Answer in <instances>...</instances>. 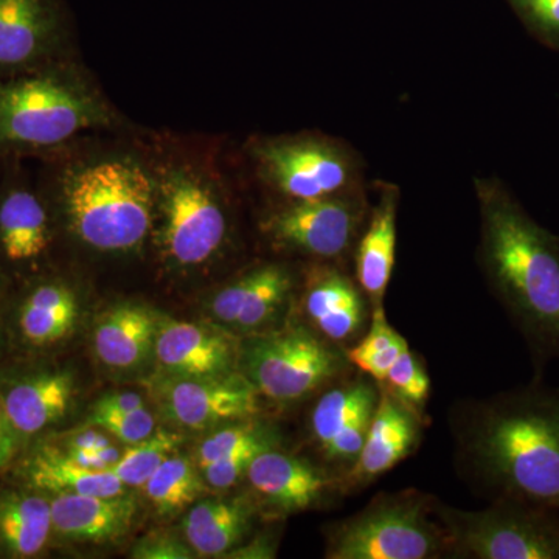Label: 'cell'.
<instances>
[{"label": "cell", "mask_w": 559, "mask_h": 559, "mask_svg": "<svg viewBox=\"0 0 559 559\" xmlns=\"http://www.w3.org/2000/svg\"><path fill=\"white\" fill-rule=\"evenodd\" d=\"M160 314L138 304H121L103 312L92 334L97 358L114 370H132L154 356Z\"/></svg>", "instance_id": "cb8c5ba5"}, {"label": "cell", "mask_w": 559, "mask_h": 559, "mask_svg": "<svg viewBox=\"0 0 559 559\" xmlns=\"http://www.w3.org/2000/svg\"><path fill=\"white\" fill-rule=\"evenodd\" d=\"M157 189L130 159L70 168L57 183V204L76 240L108 253L139 249L154 223Z\"/></svg>", "instance_id": "3957f363"}, {"label": "cell", "mask_w": 559, "mask_h": 559, "mask_svg": "<svg viewBox=\"0 0 559 559\" xmlns=\"http://www.w3.org/2000/svg\"><path fill=\"white\" fill-rule=\"evenodd\" d=\"M275 447H278V444H250V447L231 452L226 457L216 460L212 465L205 466L202 469L205 485L213 489H221V491L235 487L238 481L245 479L252 460L260 452Z\"/></svg>", "instance_id": "836d02e7"}, {"label": "cell", "mask_w": 559, "mask_h": 559, "mask_svg": "<svg viewBox=\"0 0 559 559\" xmlns=\"http://www.w3.org/2000/svg\"><path fill=\"white\" fill-rule=\"evenodd\" d=\"M53 539L49 495L21 480L0 487V558L43 555Z\"/></svg>", "instance_id": "d4e9b609"}, {"label": "cell", "mask_w": 559, "mask_h": 559, "mask_svg": "<svg viewBox=\"0 0 559 559\" xmlns=\"http://www.w3.org/2000/svg\"><path fill=\"white\" fill-rule=\"evenodd\" d=\"M399 207V187L380 183L377 201L370 205L369 216L353 250L355 278L369 297L371 310L384 307V297L395 267Z\"/></svg>", "instance_id": "7402d4cb"}, {"label": "cell", "mask_w": 559, "mask_h": 559, "mask_svg": "<svg viewBox=\"0 0 559 559\" xmlns=\"http://www.w3.org/2000/svg\"><path fill=\"white\" fill-rule=\"evenodd\" d=\"M150 390L168 425L194 432L255 418L261 412L259 390L240 370L209 378L156 373L150 382Z\"/></svg>", "instance_id": "8fae6325"}, {"label": "cell", "mask_w": 559, "mask_h": 559, "mask_svg": "<svg viewBox=\"0 0 559 559\" xmlns=\"http://www.w3.org/2000/svg\"><path fill=\"white\" fill-rule=\"evenodd\" d=\"M245 479L252 488L255 503L283 516L314 509L334 489L342 491L341 477H331L278 447L260 452Z\"/></svg>", "instance_id": "ac0fdd59"}, {"label": "cell", "mask_w": 559, "mask_h": 559, "mask_svg": "<svg viewBox=\"0 0 559 559\" xmlns=\"http://www.w3.org/2000/svg\"><path fill=\"white\" fill-rule=\"evenodd\" d=\"M250 444H278L274 428L255 418L227 423L209 433L198 448L197 465L201 471L216 460Z\"/></svg>", "instance_id": "4dcf8cb0"}, {"label": "cell", "mask_w": 559, "mask_h": 559, "mask_svg": "<svg viewBox=\"0 0 559 559\" xmlns=\"http://www.w3.org/2000/svg\"><path fill=\"white\" fill-rule=\"evenodd\" d=\"M452 557L559 559V513L528 503L495 500L485 510H459L437 500Z\"/></svg>", "instance_id": "52a82bcc"}, {"label": "cell", "mask_w": 559, "mask_h": 559, "mask_svg": "<svg viewBox=\"0 0 559 559\" xmlns=\"http://www.w3.org/2000/svg\"><path fill=\"white\" fill-rule=\"evenodd\" d=\"M296 275L283 263H263L224 286L210 304L213 320L237 333L267 331L288 310Z\"/></svg>", "instance_id": "9a60e30c"}, {"label": "cell", "mask_w": 559, "mask_h": 559, "mask_svg": "<svg viewBox=\"0 0 559 559\" xmlns=\"http://www.w3.org/2000/svg\"><path fill=\"white\" fill-rule=\"evenodd\" d=\"M380 385L421 417L425 415L430 393V378L425 364L411 348L401 353Z\"/></svg>", "instance_id": "1f68e13d"}, {"label": "cell", "mask_w": 559, "mask_h": 559, "mask_svg": "<svg viewBox=\"0 0 559 559\" xmlns=\"http://www.w3.org/2000/svg\"><path fill=\"white\" fill-rule=\"evenodd\" d=\"M259 513L255 500L216 498L191 506L182 521V533L198 557L224 558L245 543Z\"/></svg>", "instance_id": "484cf974"}, {"label": "cell", "mask_w": 559, "mask_h": 559, "mask_svg": "<svg viewBox=\"0 0 559 559\" xmlns=\"http://www.w3.org/2000/svg\"><path fill=\"white\" fill-rule=\"evenodd\" d=\"M182 441L183 437L179 432L156 429L148 439L131 444V448L121 452L119 462L110 469L124 487H143L162 463L175 454Z\"/></svg>", "instance_id": "f546056e"}, {"label": "cell", "mask_w": 559, "mask_h": 559, "mask_svg": "<svg viewBox=\"0 0 559 559\" xmlns=\"http://www.w3.org/2000/svg\"><path fill=\"white\" fill-rule=\"evenodd\" d=\"M380 390L377 381L364 374L325 390L312 407V440L322 457L340 468L342 476L355 465L362 450Z\"/></svg>", "instance_id": "7c38bea8"}, {"label": "cell", "mask_w": 559, "mask_h": 559, "mask_svg": "<svg viewBox=\"0 0 559 559\" xmlns=\"http://www.w3.org/2000/svg\"><path fill=\"white\" fill-rule=\"evenodd\" d=\"M145 407V401L138 393L120 392L103 396L92 407L94 412H128Z\"/></svg>", "instance_id": "f35d334b"}, {"label": "cell", "mask_w": 559, "mask_h": 559, "mask_svg": "<svg viewBox=\"0 0 559 559\" xmlns=\"http://www.w3.org/2000/svg\"><path fill=\"white\" fill-rule=\"evenodd\" d=\"M0 389L25 452L68 415L75 378L69 370L43 364L9 369L0 362Z\"/></svg>", "instance_id": "4fadbf2b"}, {"label": "cell", "mask_w": 559, "mask_h": 559, "mask_svg": "<svg viewBox=\"0 0 559 559\" xmlns=\"http://www.w3.org/2000/svg\"><path fill=\"white\" fill-rule=\"evenodd\" d=\"M160 248L173 266L198 267L212 260L227 237V216L215 191L187 170H171L157 187Z\"/></svg>", "instance_id": "30bf717a"}, {"label": "cell", "mask_w": 559, "mask_h": 559, "mask_svg": "<svg viewBox=\"0 0 559 559\" xmlns=\"http://www.w3.org/2000/svg\"><path fill=\"white\" fill-rule=\"evenodd\" d=\"M474 183L485 277L536 364L559 360V242L499 180Z\"/></svg>", "instance_id": "7a4b0ae2"}, {"label": "cell", "mask_w": 559, "mask_h": 559, "mask_svg": "<svg viewBox=\"0 0 559 559\" xmlns=\"http://www.w3.org/2000/svg\"><path fill=\"white\" fill-rule=\"evenodd\" d=\"M90 428L108 430L116 439L127 444L148 439L156 430V419L146 407L128 412H94L87 418Z\"/></svg>", "instance_id": "d6a6232c"}, {"label": "cell", "mask_w": 559, "mask_h": 559, "mask_svg": "<svg viewBox=\"0 0 559 559\" xmlns=\"http://www.w3.org/2000/svg\"><path fill=\"white\" fill-rule=\"evenodd\" d=\"M143 488L159 516L175 518L204 496L205 481L190 459L173 454Z\"/></svg>", "instance_id": "83f0119b"}, {"label": "cell", "mask_w": 559, "mask_h": 559, "mask_svg": "<svg viewBox=\"0 0 559 559\" xmlns=\"http://www.w3.org/2000/svg\"><path fill=\"white\" fill-rule=\"evenodd\" d=\"M380 400L355 465L341 477L342 491L367 487L409 457L421 440L423 417L380 385Z\"/></svg>", "instance_id": "ffe728a7"}, {"label": "cell", "mask_w": 559, "mask_h": 559, "mask_svg": "<svg viewBox=\"0 0 559 559\" xmlns=\"http://www.w3.org/2000/svg\"><path fill=\"white\" fill-rule=\"evenodd\" d=\"M366 189L319 200L288 201L263 221V231L272 245L337 263L353 255L369 216Z\"/></svg>", "instance_id": "9c48e42d"}, {"label": "cell", "mask_w": 559, "mask_h": 559, "mask_svg": "<svg viewBox=\"0 0 559 559\" xmlns=\"http://www.w3.org/2000/svg\"><path fill=\"white\" fill-rule=\"evenodd\" d=\"M241 342L218 323L160 318L154 358L165 377L209 378L238 371Z\"/></svg>", "instance_id": "5bb4252c"}, {"label": "cell", "mask_w": 559, "mask_h": 559, "mask_svg": "<svg viewBox=\"0 0 559 559\" xmlns=\"http://www.w3.org/2000/svg\"><path fill=\"white\" fill-rule=\"evenodd\" d=\"M437 499L417 489L377 496L366 509L329 530L330 559H433L452 557Z\"/></svg>", "instance_id": "5b68a950"}, {"label": "cell", "mask_w": 559, "mask_h": 559, "mask_svg": "<svg viewBox=\"0 0 559 559\" xmlns=\"http://www.w3.org/2000/svg\"><path fill=\"white\" fill-rule=\"evenodd\" d=\"M275 551H277V540L274 539V536L259 535L249 543H241L224 558L271 559L275 558Z\"/></svg>", "instance_id": "74e56055"}, {"label": "cell", "mask_w": 559, "mask_h": 559, "mask_svg": "<svg viewBox=\"0 0 559 559\" xmlns=\"http://www.w3.org/2000/svg\"><path fill=\"white\" fill-rule=\"evenodd\" d=\"M409 344L390 325L384 307L371 310L370 326L358 342L345 348L349 364L381 384Z\"/></svg>", "instance_id": "f1b7e54d"}, {"label": "cell", "mask_w": 559, "mask_h": 559, "mask_svg": "<svg viewBox=\"0 0 559 559\" xmlns=\"http://www.w3.org/2000/svg\"><path fill=\"white\" fill-rule=\"evenodd\" d=\"M53 538L103 544L127 535L138 513L135 500L120 496L75 492L49 495Z\"/></svg>", "instance_id": "603a6c76"}, {"label": "cell", "mask_w": 559, "mask_h": 559, "mask_svg": "<svg viewBox=\"0 0 559 559\" xmlns=\"http://www.w3.org/2000/svg\"><path fill=\"white\" fill-rule=\"evenodd\" d=\"M53 242L46 197L24 182L0 183V270L38 272Z\"/></svg>", "instance_id": "e0dca14e"}, {"label": "cell", "mask_w": 559, "mask_h": 559, "mask_svg": "<svg viewBox=\"0 0 559 559\" xmlns=\"http://www.w3.org/2000/svg\"><path fill=\"white\" fill-rule=\"evenodd\" d=\"M80 307L75 290L61 278H38L14 304L11 320L21 348L43 352L68 340L75 330Z\"/></svg>", "instance_id": "44dd1931"}, {"label": "cell", "mask_w": 559, "mask_h": 559, "mask_svg": "<svg viewBox=\"0 0 559 559\" xmlns=\"http://www.w3.org/2000/svg\"><path fill=\"white\" fill-rule=\"evenodd\" d=\"M301 307L316 333L342 348L358 342L371 319L369 297L336 263L320 264L308 275Z\"/></svg>", "instance_id": "d6986e66"}, {"label": "cell", "mask_w": 559, "mask_h": 559, "mask_svg": "<svg viewBox=\"0 0 559 559\" xmlns=\"http://www.w3.org/2000/svg\"><path fill=\"white\" fill-rule=\"evenodd\" d=\"M62 33L58 0H0V76L51 64Z\"/></svg>", "instance_id": "2e32d148"}, {"label": "cell", "mask_w": 559, "mask_h": 559, "mask_svg": "<svg viewBox=\"0 0 559 559\" xmlns=\"http://www.w3.org/2000/svg\"><path fill=\"white\" fill-rule=\"evenodd\" d=\"M516 3L539 28L559 38V0H516Z\"/></svg>", "instance_id": "8d00e7d4"}, {"label": "cell", "mask_w": 559, "mask_h": 559, "mask_svg": "<svg viewBox=\"0 0 559 559\" xmlns=\"http://www.w3.org/2000/svg\"><path fill=\"white\" fill-rule=\"evenodd\" d=\"M459 466L484 496L559 513V388L469 401L452 415Z\"/></svg>", "instance_id": "6da1fadb"}, {"label": "cell", "mask_w": 559, "mask_h": 559, "mask_svg": "<svg viewBox=\"0 0 559 559\" xmlns=\"http://www.w3.org/2000/svg\"><path fill=\"white\" fill-rule=\"evenodd\" d=\"M261 178L288 201L319 200L364 189V165L348 143L336 139L286 138L253 150Z\"/></svg>", "instance_id": "ba28073f"}, {"label": "cell", "mask_w": 559, "mask_h": 559, "mask_svg": "<svg viewBox=\"0 0 559 559\" xmlns=\"http://www.w3.org/2000/svg\"><path fill=\"white\" fill-rule=\"evenodd\" d=\"M22 454H24V447H22L20 433L11 421L5 399L0 389V476L10 473L20 462Z\"/></svg>", "instance_id": "d590c367"}, {"label": "cell", "mask_w": 559, "mask_h": 559, "mask_svg": "<svg viewBox=\"0 0 559 559\" xmlns=\"http://www.w3.org/2000/svg\"><path fill=\"white\" fill-rule=\"evenodd\" d=\"M108 123L106 106L64 70L0 76V157L55 150Z\"/></svg>", "instance_id": "277c9868"}, {"label": "cell", "mask_w": 559, "mask_h": 559, "mask_svg": "<svg viewBox=\"0 0 559 559\" xmlns=\"http://www.w3.org/2000/svg\"><path fill=\"white\" fill-rule=\"evenodd\" d=\"M198 555L189 543L168 532H151L132 547L131 558L135 559H191Z\"/></svg>", "instance_id": "e575fe53"}, {"label": "cell", "mask_w": 559, "mask_h": 559, "mask_svg": "<svg viewBox=\"0 0 559 559\" xmlns=\"http://www.w3.org/2000/svg\"><path fill=\"white\" fill-rule=\"evenodd\" d=\"M25 451H28L27 459L24 460V465L20 466V479L46 495H124L127 487L112 469H91L81 466L49 440L36 441Z\"/></svg>", "instance_id": "4316f807"}, {"label": "cell", "mask_w": 559, "mask_h": 559, "mask_svg": "<svg viewBox=\"0 0 559 559\" xmlns=\"http://www.w3.org/2000/svg\"><path fill=\"white\" fill-rule=\"evenodd\" d=\"M9 277L0 270V362L5 358L9 349V334H7V305H9Z\"/></svg>", "instance_id": "ab89813d"}, {"label": "cell", "mask_w": 559, "mask_h": 559, "mask_svg": "<svg viewBox=\"0 0 559 559\" xmlns=\"http://www.w3.org/2000/svg\"><path fill=\"white\" fill-rule=\"evenodd\" d=\"M345 348L304 325L250 334L241 342L238 370L261 396L296 403L348 373Z\"/></svg>", "instance_id": "8992f818"}]
</instances>
